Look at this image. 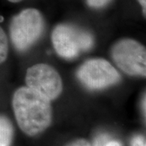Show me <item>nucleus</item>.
Wrapping results in <instances>:
<instances>
[{
    "instance_id": "8",
    "label": "nucleus",
    "mask_w": 146,
    "mask_h": 146,
    "mask_svg": "<svg viewBox=\"0 0 146 146\" xmlns=\"http://www.w3.org/2000/svg\"><path fill=\"white\" fill-rule=\"evenodd\" d=\"M8 54V42L3 29L0 27V64L7 59Z\"/></svg>"
},
{
    "instance_id": "2",
    "label": "nucleus",
    "mask_w": 146,
    "mask_h": 146,
    "mask_svg": "<svg viewBox=\"0 0 146 146\" xmlns=\"http://www.w3.org/2000/svg\"><path fill=\"white\" fill-rule=\"evenodd\" d=\"M52 44L60 57L73 59L92 49L94 38L91 33L71 24H60L51 33Z\"/></svg>"
},
{
    "instance_id": "11",
    "label": "nucleus",
    "mask_w": 146,
    "mask_h": 146,
    "mask_svg": "<svg viewBox=\"0 0 146 146\" xmlns=\"http://www.w3.org/2000/svg\"><path fill=\"white\" fill-rule=\"evenodd\" d=\"M131 146H146L145 137L142 136H136L133 137L131 141Z\"/></svg>"
},
{
    "instance_id": "14",
    "label": "nucleus",
    "mask_w": 146,
    "mask_h": 146,
    "mask_svg": "<svg viewBox=\"0 0 146 146\" xmlns=\"http://www.w3.org/2000/svg\"><path fill=\"white\" fill-rule=\"evenodd\" d=\"M7 1H9L11 3H20L22 0H7Z\"/></svg>"
},
{
    "instance_id": "1",
    "label": "nucleus",
    "mask_w": 146,
    "mask_h": 146,
    "mask_svg": "<svg viewBox=\"0 0 146 146\" xmlns=\"http://www.w3.org/2000/svg\"><path fill=\"white\" fill-rule=\"evenodd\" d=\"M50 102L27 86L17 89L12 98V107L21 130L31 136L46 130L52 121Z\"/></svg>"
},
{
    "instance_id": "10",
    "label": "nucleus",
    "mask_w": 146,
    "mask_h": 146,
    "mask_svg": "<svg viewBox=\"0 0 146 146\" xmlns=\"http://www.w3.org/2000/svg\"><path fill=\"white\" fill-rule=\"evenodd\" d=\"M112 1L113 0H86V3L91 8L101 9L109 5Z\"/></svg>"
},
{
    "instance_id": "5",
    "label": "nucleus",
    "mask_w": 146,
    "mask_h": 146,
    "mask_svg": "<svg viewBox=\"0 0 146 146\" xmlns=\"http://www.w3.org/2000/svg\"><path fill=\"white\" fill-rule=\"evenodd\" d=\"M79 81L90 90H101L118 84L121 76L107 60L91 58L79 68L76 72Z\"/></svg>"
},
{
    "instance_id": "12",
    "label": "nucleus",
    "mask_w": 146,
    "mask_h": 146,
    "mask_svg": "<svg viewBox=\"0 0 146 146\" xmlns=\"http://www.w3.org/2000/svg\"><path fill=\"white\" fill-rule=\"evenodd\" d=\"M66 146H92L89 141L84 139H77L75 141L70 142Z\"/></svg>"
},
{
    "instance_id": "3",
    "label": "nucleus",
    "mask_w": 146,
    "mask_h": 146,
    "mask_svg": "<svg viewBox=\"0 0 146 146\" xmlns=\"http://www.w3.org/2000/svg\"><path fill=\"white\" fill-rule=\"evenodd\" d=\"M45 21L35 8H26L14 16L10 24V36L17 50L25 51L36 43L43 33Z\"/></svg>"
},
{
    "instance_id": "7",
    "label": "nucleus",
    "mask_w": 146,
    "mask_h": 146,
    "mask_svg": "<svg viewBox=\"0 0 146 146\" xmlns=\"http://www.w3.org/2000/svg\"><path fill=\"white\" fill-rule=\"evenodd\" d=\"M13 136V128L10 121L0 116V146H10Z\"/></svg>"
},
{
    "instance_id": "9",
    "label": "nucleus",
    "mask_w": 146,
    "mask_h": 146,
    "mask_svg": "<svg viewBox=\"0 0 146 146\" xmlns=\"http://www.w3.org/2000/svg\"><path fill=\"white\" fill-rule=\"evenodd\" d=\"M95 146H122V145L119 141L110 140V138L103 135L97 138L95 141Z\"/></svg>"
},
{
    "instance_id": "13",
    "label": "nucleus",
    "mask_w": 146,
    "mask_h": 146,
    "mask_svg": "<svg viewBox=\"0 0 146 146\" xmlns=\"http://www.w3.org/2000/svg\"><path fill=\"white\" fill-rule=\"evenodd\" d=\"M139 2V3L141 4V7L144 11V15L145 16V9H146V0H137Z\"/></svg>"
},
{
    "instance_id": "4",
    "label": "nucleus",
    "mask_w": 146,
    "mask_h": 146,
    "mask_svg": "<svg viewBox=\"0 0 146 146\" xmlns=\"http://www.w3.org/2000/svg\"><path fill=\"white\" fill-rule=\"evenodd\" d=\"M115 65L123 72L132 76H146V50L139 42L123 38L116 42L110 50Z\"/></svg>"
},
{
    "instance_id": "6",
    "label": "nucleus",
    "mask_w": 146,
    "mask_h": 146,
    "mask_svg": "<svg viewBox=\"0 0 146 146\" xmlns=\"http://www.w3.org/2000/svg\"><path fill=\"white\" fill-rule=\"evenodd\" d=\"M27 87L42 94L50 102L63 92V81L54 68L45 63H37L28 68L25 76Z\"/></svg>"
}]
</instances>
